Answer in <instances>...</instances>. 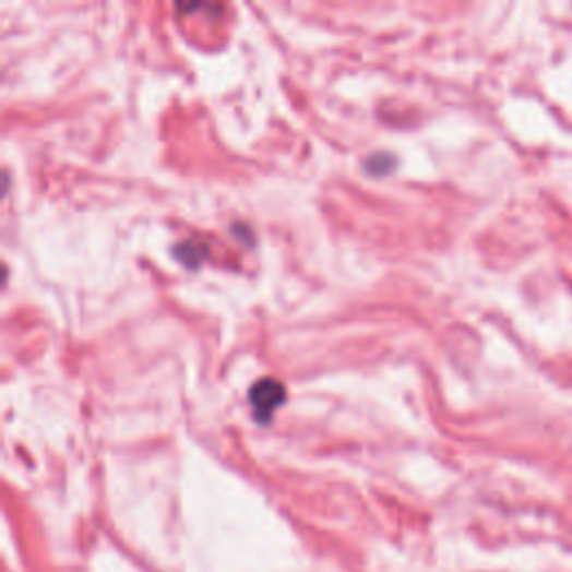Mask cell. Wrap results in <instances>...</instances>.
Returning <instances> with one entry per match:
<instances>
[{
  "mask_svg": "<svg viewBox=\"0 0 572 572\" xmlns=\"http://www.w3.org/2000/svg\"><path fill=\"white\" fill-rule=\"evenodd\" d=\"M249 403L260 420H271L273 412L284 403V388L273 378H264L253 385L249 394Z\"/></svg>",
  "mask_w": 572,
  "mask_h": 572,
  "instance_id": "6da1fadb",
  "label": "cell"
}]
</instances>
